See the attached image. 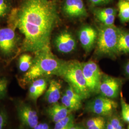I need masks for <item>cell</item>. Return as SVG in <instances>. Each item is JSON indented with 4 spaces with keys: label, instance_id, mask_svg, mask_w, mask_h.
I'll list each match as a JSON object with an SVG mask.
<instances>
[{
    "label": "cell",
    "instance_id": "obj_36",
    "mask_svg": "<svg viewBox=\"0 0 129 129\" xmlns=\"http://www.w3.org/2000/svg\"><path fill=\"white\" fill-rule=\"evenodd\" d=\"M127 1H129V0H127Z\"/></svg>",
    "mask_w": 129,
    "mask_h": 129
},
{
    "label": "cell",
    "instance_id": "obj_26",
    "mask_svg": "<svg viewBox=\"0 0 129 129\" xmlns=\"http://www.w3.org/2000/svg\"><path fill=\"white\" fill-rule=\"evenodd\" d=\"M9 4L7 0H0V19L4 18L9 13Z\"/></svg>",
    "mask_w": 129,
    "mask_h": 129
},
{
    "label": "cell",
    "instance_id": "obj_27",
    "mask_svg": "<svg viewBox=\"0 0 129 129\" xmlns=\"http://www.w3.org/2000/svg\"><path fill=\"white\" fill-rule=\"evenodd\" d=\"M113 129H123V126L119 118L116 116H113L109 119Z\"/></svg>",
    "mask_w": 129,
    "mask_h": 129
},
{
    "label": "cell",
    "instance_id": "obj_6",
    "mask_svg": "<svg viewBox=\"0 0 129 129\" xmlns=\"http://www.w3.org/2000/svg\"><path fill=\"white\" fill-rule=\"evenodd\" d=\"M83 75L90 93L99 92V87L102 75L98 65L93 61L82 63Z\"/></svg>",
    "mask_w": 129,
    "mask_h": 129
},
{
    "label": "cell",
    "instance_id": "obj_29",
    "mask_svg": "<svg viewBox=\"0 0 129 129\" xmlns=\"http://www.w3.org/2000/svg\"><path fill=\"white\" fill-rule=\"evenodd\" d=\"M8 85V81L5 78H0V99L5 97Z\"/></svg>",
    "mask_w": 129,
    "mask_h": 129
},
{
    "label": "cell",
    "instance_id": "obj_24",
    "mask_svg": "<svg viewBox=\"0 0 129 129\" xmlns=\"http://www.w3.org/2000/svg\"><path fill=\"white\" fill-rule=\"evenodd\" d=\"M116 14H117L106 16H100L96 17V18L103 25H114V21Z\"/></svg>",
    "mask_w": 129,
    "mask_h": 129
},
{
    "label": "cell",
    "instance_id": "obj_4",
    "mask_svg": "<svg viewBox=\"0 0 129 129\" xmlns=\"http://www.w3.org/2000/svg\"><path fill=\"white\" fill-rule=\"evenodd\" d=\"M120 30V28L115 25H105L102 24L98 31V53L103 55H117Z\"/></svg>",
    "mask_w": 129,
    "mask_h": 129
},
{
    "label": "cell",
    "instance_id": "obj_19",
    "mask_svg": "<svg viewBox=\"0 0 129 129\" xmlns=\"http://www.w3.org/2000/svg\"><path fill=\"white\" fill-rule=\"evenodd\" d=\"M62 104L70 111H78L82 107V102L74 100L64 94L61 97Z\"/></svg>",
    "mask_w": 129,
    "mask_h": 129
},
{
    "label": "cell",
    "instance_id": "obj_7",
    "mask_svg": "<svg viewBox=\"0 0 129 129\" xmlns=\"http://www.w3.org/2000/svg\"><path fill=\"white\" fill-rule=\"evenodd\" d=\"M17 45V37L13 28H0V51L4 55H12L16 50Z\"/></svg>",
    "mask_w": 129,
    "mask_h": 129
},
{
    "label": "cell",
    "instance_id": "obj_5",
    "mask_svg": "<svg viewBox=\"0 0 129 129\" xmlns=\"http://www.w3.org/2000/svg\"><path fill=\"white\" fill-rule=\"evenodd\" d=\"M118 107L116 102L112 99L99 96L88 102L87 110L98 116L102 117L111 115Z\"/></svg>",
    "mask_w": 129,
    "mask_h": 129
},
{
    "label": "cell",
    "instance_id": "obj_17",
    "mask_svg": "<svg viewBox=\"0 0 129 129\" xmlns=\"http://www.w3.org/2000/svg\"><path fill=\"white\" fill-rule=\"evenodd\" d=\"M106 121L104 117L98 116L88 119L86 122L87 129H105Z\"/></svg>",
    "mask_w": 129,
    "mask_h": 129
},
{
    "label": "cell",
    "instance_id": "obj_28",
    "mask_svg": "<svg viewBox=\"0 0 129 129\" xmlns=\"http://www.w3.org/2000/svg\"><path fill=\"white\" fill-rule=\"evenodd\" d=\"M41 96L37 90V88L34 86L32 84L31 85L29 88V97L33 101H36L37 99Z\"/></svg>",
    "mask_w": 129,
    "mask_h": 129
},
{
    "label": "cell",
    "instance_id": "obj_23",
    "mask_svg": "<svg viewBox=\"0 0 129 129\" xmlns=\"http://www.w3.org/2000/svg\"><path fill=\"white\" fill-rule=\"evenodd\" d=\"M120 103L122 118L125 122L129 123V104L126 103L122 95L120 98Z\"/></svg>",
    "mask_w": 129,
    "mask_h": 129
},
{
    "label": "cell",
    "instance_id": "obj_16",
    "mask_svg": "<svg viewBox=\"0 0 129 129\" xmlns=\"http://www.w3.org/2000/svg\"><path fill=\"white\" fill-rule=\"evenodd\" d=\"M119 17L122 23L129 21V2L127 0H119L118 3Z\"/></svg>",
    "mask_w": 129,
    "mask_h": 129
},
{
    "label": "cell",
    "instance_id": "obj_2",
    "mask_svg": "<svg viewBox=\"0 0 129 129\" xmlns=\"http://www.w3.org/2000/svg\"><path fill=\"white\" fill-rule=\"evenodd\" d=\"M35 54L31 67L24 75L26 81H34L42 77L52 75L60 76L65 61L57 58L51 50L40 51Z\"/></svg>",
    "mask_w": 129,
    "mask_h": 129
},
{
    "label": "cell",
    "instance_id": "obj_13",
    "mask_svg": "<svg viewBox=\"0 0 129 129\" xmlns=\"http://www.w3.org/2000/svg\"><path fill=\"white\" fill-rule=\"evenodd\" d=\"M70 111L62 104L56 103L52 104L46 110L47 115L54 122H57L63 120L71 114Z\"/></svg>",
    "mask_w": 129,
    "mask_h": 129
},
{
    "label": "cell",
    "instance_id": "obj_3",
    "mask_svg": "<svg viewBox=\"0 0 129 129\" xmlns=\"http://www.w3.org/2000/svg\"><path fill=\"white\" fill-rule=\"evenodd\" d=\"M69 86L84 99L89 98L91 94L88 89L83 75L82 63L78 61L66 62L60 76Z\"/></svg>",
    "mask_w": 129,
    "mask_h": 129
},
{
    "label": "cell",
    "instance_id": "obj_11",
    "mask_svg": "<svg viewBox=\"0 0 129 129\" xmlns=\"http://www.w3.org/2000/svg\"><path fill=\"white\" fill-rule=\"evenodd\" d=\"M55 45L57 51L60 53L69 54L75 50L77 43L71 33L68 31H64L55 37Z\"/></svg>",
    "mask_w": 129,
    "mask_h": 129
},
{
    "label": "cell",
    "instance_id": "obj_22",
    "mask_svg": "<svg viewBox=\"0 0 129 129\" xmlns=\"http://www.w3.org/2000/svg\"><path fill=\"white\" fill-rule=\"evenodd\" d=\"M117 10L114 8L107 7L103 8H97L94 11V14L96 17L100 16H106L117 14Z\"/></svg>",
    "mask_w": 129,
    "mask_h": 129
},
{
    "label": "cell",
    "instance_id": "obj_20",
    "mask_svg": "<svg viewBox=\"0 0 129 129\" xmlns=\"http://www.w3.org/2000/svg\"><path fill=\"white\" fill-rule=\"evenodd\" d=\"M74 125V116L72 114L55 123L54 129H70Z\"/></svg>",
    "mask_w": 129,
    "mask_h": 129
},
{
    "label": "cell",
    "instance_id": "obj_14",
    "mask_svg": "<svg viewBox=\"0 0 129 129\" xmlns=\"http://www.w3.org/2000/svg\"><path fill=\"white\" fill-rule=\"evenodd\" d=\"M61 87L59 82L55 79L51 80L45 95V99L48 103L53 104L58 102L61 97Z\"/></svg>",
    "mask_w": 129,
    "mask_h": 129
},
{
    "label": "cell",
    "instance_id": "obj_35",
    "mask_svg": "<svg viewBox=\"0 0 129 129\" xmlns=\"http://www.w3.org/2000/svg\"><path fill=\"white\" fill-rule=\"evenodd\" d=\"M129 129V126H128V129Z\"/></svg>",
    "mask_w": 129,
    "mask_h": 129
},
{
    "label": "cell",
    "instance_id": "obj_34",
    "mask_svg": "<svg viewBox=\"0 0 129 129\" xmlns=\"http://www.w3.org/2000/svg\"><path fill=\"white\" fill-rule=\"evenodd\" d=\"M70 129H84L82 127L77 125L74 124Z\"/></svg>",
    "mask_w": 129,
    "mask_h": 129
},
{
    "label": "cell",
    "instance_id": "obj_18",
    "mask_svg": "<svg viewBox=\"0 0 129 129\" xmlns=\"http://www.w3.org/2000/svg\"><path fill=\"white\" fill-rule=\"evenodd\" d=\"M33 59L32 56L28 54H24L19 58V69L23 72H26L30 69L33 64Z\"/></svg>",
    "mask_w": 129,
    "mask_h": 129
},
{
    "label": "cell",
    "instance_id": "obj_10",
    "mask_svg": "<svg viewBox=\"0 0 129 129\" xmlns=\"http://www.w3.org/2000/svg\"><path fill=\"white\" fill-rule=\"evenodd\" d=\"M17 111L19 119L23 126L34 129L38 124L37 112L27 104L23 103L19 104Z\"/></svg>",
    "mask_w": 129,
    "mask_h": 129
},
{
    "label": "cell",
    "instance_id": "obj_12",
    "mask_svg": "<svg viewBox=\"0 0 129 129\" xmlns=\"http://www.w3.org/2000/svg\"><path fill=\"white\" fill-rule=\"evenodd\" d=\"M78 36L84 49L86 52L91 51L97 40V31L91 26L85 25L79 30Z\"/></svg>",
    "mask_w": 129,
    "mask_h": 129
},
{
    "label": "cell",
    "instance_id": "obj_15",
    "mask_svg": "<svg viewBox=\"0 0 129 129\" xmlns=\"http://www.w3.org/2000/svg\"><path fill=\"white\" fill-rule=\"evenodd\" d=\"M129 53V32L120 29L117 46V55Z\"/></svg>",
    "mask_w": 129,
    "mask_h": 129
},
{
    "label": "cell",
    "instance_id": "obj_30",
    "mask_svg": "<svg viewBox=\"0 0 129 129\" xmlns=\"http://www.w3.org/2000/svg\"><path fill=\"white\" fill-rule=\"evenodd\" d=\"M7 115L6 111L0 109V129H3L7 121Z\"/></svg>",
    "mask_w": 129,
    "mask_h": 129
},
{
    "label": "cell",
    "instance_id": "obj_21",
    "mask_svg": "<svg viewBox=\"0 0 129 129\" xmlns=\"http://www.w3.org/2000/svg\"><path fill=\"white\" fill-rule=\"evenodd\" d=\"M32 84L37 88L41 95L46 90L47 86V83L46 80L43 78H37L34 80Z\"/></svg>",
    "mask_w": 129,
    "mask_h": 129
},
{
    "label": "cell",
    "instance_id": "obj_33",
    "mask_svg": "<svg viewBox=\"0 0 129 129\" xmlns=\"http://www.w3.org/2000/svg\"><path fill=\"white\" fill-rule=\"evenodd\" d=\"M124 70L125 73L129 77V62L127 63L124 67Z\"/></svg>",
    "mask_w": 129,
    "mask_h": 129
},
{
    "label": "cell",
    "instance_id": "obj_8",
    "mask_svg": "<svg viewBox=\"0 0 129 129\" xmlns=\"http://www.w3.org/2000/svg\"><path fill=\"white\" fill-rule=\"evenodd\" d=\"M122 82L119 78L108 75H102L99 87V92L104 97L114 99L120 93Z\"/></svg>",
    "mask_w": 129,
    "mask_h": 129
},
{
    "label": "cell",
    "instance_id": "obj_31",
    "mask_svg": "<svg viewBox=\"0 0 129 129\" xmlns=\"http://www.w3.org/2000/svg\"><path fill=\"white\" fill-rule=\"evenodd\" d=\"M112 0H89L90 4L94 6H100L109 4Z\"/></svg>",
    "mask_w": 129,
    "mask_h": 129
},
{
    "label": "cell",
    "instance_id": "obj_32",
    "mask_svg": "<svg viewBox=\"0 0 129 129\" xmlns=\"http://www.w3.org/2000/svg\"><path fill=\"white\" fill-rule=\"evenodd\" d=\"M34 129H50V128L48 124L46 123H38Z\"/></svg>",
    "mask_w": 129,
    "mask_h": 129
},
{
    "label": "cell",
    "instance_id": "obj_25",
    "mask_svg": "<svg viewBox=\"0 0 129 129\" xmlns=\"http://www.w3.org/2000/svg\"><path fill=\"white\" fill-rule=\"evenodd\" d=\"M64 94L70 98L77 101L82 102V101L83 100L82 97L76 92L74 89L69 85L66 89Z\"/></svg>",
    "mask_w": 129,
    "mask_h": 129
},
{
    "label": "cell",
    "instance_id": "obj_9",
    "mask_svg": "<svg viewBox=\"0 0 129 129\" xmlns=\"http://www.w3.org/2000/svg\"><path fill=\"white\" fill-rule=\"evenodd\" d=\"M62 11L67 16L71 18H81L88 15L83 0H64Z\"/></svg>",
    "mask_w": 129,
    "mask_h": 129
},
{
    "label": "cell",
    "instance_id": "obj_1",
    "mask_svg": "<svg viewBox=\"0 0 129 129\" xmlns=\"http://www.w3.org/2000/svg\"><path fill=\"white\" fill-rule=\"evenodd\" d=\"M15 27L23 35L22 50L36 54L50 49L51 35L59 21L52 0H24L12 16Z\"/></svg>",
    "mask_w": 129,
    "mask_h": 129
}]
</instances>
